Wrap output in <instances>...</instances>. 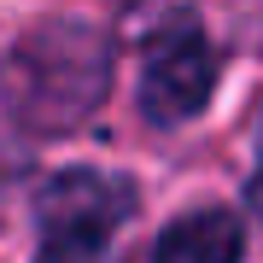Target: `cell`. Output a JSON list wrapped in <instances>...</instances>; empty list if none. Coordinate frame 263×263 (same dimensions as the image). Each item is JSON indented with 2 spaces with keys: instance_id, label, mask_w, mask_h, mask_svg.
Returning a JSON list of instances; mask_svg holds the SVG:
<instances>
[{
  "instance_id": "5",
  "label": "cell",
  "mask_w": 263,
  "mask_h": 263,
  "mask_svg": "<svg viewBox=\"0 0 263 263\" xmlns=\"http://www.w3.org/2000/svg\"><path fill=\"white\" fill-rule=\"evenodd\" d=\"M246 199H252V211L263 216V170H257V181H252V193H246Z\"/></svg>"
},
{
  "instance_id": "4",
  "label": "cell",
  "mask_w": 263,
  "mask_h": 263,
  "mask_svg": "<svg viewBox=\"0 0 263 263\" xmlns=\"http://www.w3.org/2000/svg\"><path fill=\"white\" fill-rule=\"evenodd\" d=\"M246 252V228L234 211H187L152 240V263H240Z\"/></svg>"
},
{
  "instance_id": "3",
  "label": "cell",
  "mask_w": 263,
  "mask_h": 263,
  "mask_svg": "<svg viewBox=\"0 0 263 263\" xmlns=\"http://www.w3.org/2000/svg\"><path fill=\"white\" fill-rule=\"evenodd\" d=\"M216 94V47L193 24H170L146 47L141 70V111L152 123H187Z\"/></svg>"
},
{
  "instance_id": "1",
  "label": "cell",
  "mask_w": 263,
  "mask_h": 263,
  "mask_svg": "<svg viewBox=\"0 0 263 263\" xmlns=\"http://www.w3.org/2000/svg\"><path fill=\"white\" fill-rule=\"evenodd\" d=\"M111 41L88 18H41L0 59V100L24 135H70L105 105Z\"/></svg>"
},
{
  "instance_id": "2",
  "label": "cell",
  "mask_w": 263,
  "mask_h": 263,
  "mask_svg": "<svg viewBox=\"0 0 263 263\" xmlns=\"http://www.w3.org/2000/svg\"><path fill=\"white\" fill-rule=\"evenodd\" d=\"M129 187L94 170H65L35 193L41 252L35 263H111V240L129 216Z\"/></svg>"
},
{
  "instance_id": "6",
  "label": "cell",
  "mask_w": 263,
  "mask_h": 263,
  "mask_svg": "<svg viewBox=\"0 0 263 263\" xmlns=\"http://www.w3.org/2000/svg\"><path fill=\"white\" fill-rule=\"evenodd\" d=\"M257 141H263V135H257Z\"/></svg>"
}]
</instances>
